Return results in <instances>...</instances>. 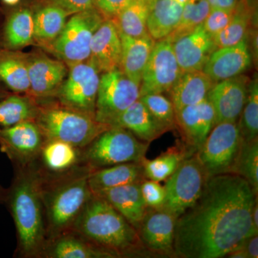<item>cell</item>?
Masks as SVG:
<instances>
[{"instance_id":"obj_1","label":"cell","mask_w":258,"mask_h":258,"mask_svg":"<svg viewBox=\"0 0 258 258\" xmlns=\"http://www.w3.org/2000/svg\"><path fill=\"white\" fill-rule=\"evenodd\" d=\"M256 193L242 176L229 173L207 179L200 198L176 219L174 257L220 258L253 235Z\"/></svg>"},{"instance_id":"obj_2","label":"cell","mask_w":258,"mask_h":258,"mask_svg":"<svg viewBox=\"0 0 258 258\" xmlns=\"http://www.w3.org/2000/svg\"><path fill=\"white\" fill-rule=\"evenodd\" d=\"M73 227L88 242L114 257L148 252L138 230L108 202L96 195L88 200Z\"/></svg>"},{"instance_id":"obj_3","label":"cell","mask_w":258,"mask_h":258,"mask_svg":"<svg viewBox=\"0 0 258 258\" xmlns=\"http://www.w3.org/2000/svg\"><path fill=\"white\" fill-rule=\"evenodd\" d=\"M18 235L19 250L26 257L40 255L45 247L44 194L33 171H21L7 194Z\"/></svg>"},{"instance_id":"obj_4","label":"cell","mask_w":258,"mask_h":258,"mask_svg":"<svg viewBox=\"0 0 258 258\" xmlns=\"http://www.w3.org/2000/svg\"><path fill=\"white\" fill-rule=\"evenodd\" d=\"M35 120L47 141H62L76 148L88 147L102 132L111 128L92 115L64 106L38 110Z\"/></svg>"},{"instance_id":"obj_5","label":"cell","mask_w":258,"mask_h":258,"mask_svg":"<svg viewBox=\"0 0 258 258\" xmlns=\"http://www.w3.org/2000/svg\"><path fill=\"white\" fill-rule=\"evenodd\" d=\"M149 144L139 140L126 129L111 127L88 146L85 158L96 169L124 163H141L146 157Z\"/></svg>"},{"instance_id":"obj_6","label":"cell","mask_w":258,"mask_h":258,"mask_svg":"<svg viewBox=\"0 0 258 258\" xmlns=\"http://www.w3.org/2000/svg\"><path fill=\"white\" fill-rule=\"evenodd\" d=\"M243 139L237 122L215 124L195 153L207 178L233 173Z\"/></svg>"},{"instance_id":"obj_7","label":"cell","mask_w":258,"mask_h":258,"mask_svg":"<svg viewBox=\"0 0 258 258\" xmlns=\"http://www.w3.org/2000/svg\"><path fill=\"white\" fill-rule=\"evenodd\" d=\"M105 20L97 8L74 14L54 40L56 55L71 66L88 60L93 35Z\"/></svg>"},{"instance_id":"obj_8","label":"cell","mask_w":258,"mask_h":258,"mask_svg":"<svg viewBox=\"0 0 258 258\" xmlns=\"http://www.w3.org/2000/svg\"><path fill=\"white\" fill-rule=\"evenodd\" d=\"M88 174L69 180L56 188L46 204L49 232L52 236L63 235L74 227L85 205L92 196Z\"/></svg>"},{"instance_id":"obj_9","label":"cell","mask_w":258,"mask_h":258,"mask_svg":"<svg viewBox=\"0 0 258 258\" xmlns=\"http://www.w3.org/2000/svg\"><path fill=\"white\" fill-rule=\"evenodd\" d=\"M207 179L195 154L186 158L166 180L165 202L161 209L177 219L196 203Z\"/></svg>"},{"instance_id":"obj_10","label":"cell","mask_w":258,"mask_h":258,"mask_svg":"<svg viewBox=\"0 0 258 258\" xmlns=\"http://www.w3.org/2000/svg\"><path fill=\"white\" fill-rule=\"evenodd\" d=\"M139 97V86L120 69L103 73L100 77L95 119L113 126L119 115Z\"/></svg>"},{"instance_id":"obj_11","label":"cell","mask_w":258,"mask_h":258,"mask_svg":"<svg viewBox=\"0 0 258 258\" xmlns=\"http://www.w3.org/2000/svg\"><path fill=\"white\" fill-rule=\"evenodd\" d=\"M71 67L57 91L59 101L62 106L95 117L99 71L89 60Z\"/></svg>"},{"instance_id":"obj_12","label":"cell","mask_w":258,"mask_h":258,"mask_svg":"<svg viewBox=\"0 0 258 258\" xmlns=\"http://www.w3.org/2000/svg\"><path fill=\"white\" fill-rule=\"evenodd\" d=\"M182 73L176 60L172 42L166 38L158 40L144 70L139 86L140 96L168 92Z\"/></svg>"},{"instance_id":"obj_13","label":"cell","mask_w":258,"mask_h":258,"mask_svg":"<svg viewBox=\"0 0 258 258\" xmlns=\"http://www.w3.org/2000/svg\"><path fill=\"white\" fill-rule=\"evenodd\" d=\"M43 138L37 123L27 120L0 129V148L13 161L23 166L41 152Z\"/></svg>"},{"instance_id":"obj_14","label":"cell","mask_w":258,"mask_h":258,"mask_svg":"<svg viewBox=\"0 0 258 258\" xmlns=\"http://www.w3.org/2000/svg\"><path fill=\"white\" fill-rule=\"evenodd\" d=\"M176 221L174 215L162 209L148 208L137 230L148 252L174 257Z\"/></svg>"},{"instance_id":"obj_15","label":"cell","mask_w":258,"mask_h":258,"mask_svg":"<svg viewBox=\"0 0 258 258\" xmlns=\"http://www.w3.org/2000/svg\"><path fill=\"white\" fill-rule=\"evenodd\" d=\"M250 80L243 75L215 83L207 98L215 113V124L237 122L244 106Z\"/></svg>"},{"instance_id":"obj_16","label":"cell","mask_w":258,"mask_h":258,"mask_svg":"<svg viewBox=\"0 0 258 258\" xmlns=\"http://www.w3.org/2000/svg\"><path fill=\"white\" fill-rule=\"evenodd\" d=\"M176 128L183 143L197 152L215 125V113L208 98L175 111Z\"/></svg>"},{"instance_id":"obj_17","label":"cell","mask_w":258,"mask_h":258,"mask_svg":"<svg viewBox=\"0 0 258 258\" xmlns=\"http://www.w3.org/2000/svg\"><path fill=\"white\" fill-rule=\"evenodd\" d=\"M252 62V55L246 37L235 45L216 49L203 71L217 83L242 75L249 69Z\"/></svg>"},{"instance_id":"obj_18","label":"cell","mask_w":258,"mask_h":258,"mask_svg":"<svg viewBox=\"0 0 258 258\" xmlns=\"http://www.w3.org/2000/svg\"><path fill=\"white\" fill-rule=\"evenodd\" d=\"M173 49L183 72L203 71L217 47L211 36L201 25L191 33L173 42Z\"/></svg>"},{"instance_id":"obj_19","label":"cell","mask_w":258,"mask_h":258,"mask_svg":"<svg viewBox=\"0 0 258 258\" xmlns=\"http://www.w3.org/2000/svg\"><path fill=\"white\" fill-rule=\"evenodd\" d=\"M121 50L118 29L113 20H105L93 35L88 60L99 73L110 72L119 69Z\"/></svg>"},{"instance_id":"obj_20","label":"cell","mask_w":258,"mask_h":258,"mask_svg":"<svg viewBox=\"0 0 258 258\" xmlns=\"http://www.w3.org/2000/svg\"><path fill=\"white\" fill-rule=\"evenodd\" d=\"M30 91L35 96L45 97L57 93L67 77L62 61L40 56L28 61Z\"/></svg>"},{"instance_id":"obj_21","label":"cell","mask_w":258,"mask_h":258,"mask_svg":"<svg viewBox=\"0 0 258 258\" xmlns=\"http://www.w3.org/2000/svg\"><path fill=\"white\" fill-rule=\"evenodd\" d=\"M141 183H133L104 190L97 194L108 202L137 230L148 210L140 188Z\"/></svg>"},{"instance_id":"obj_22","label":"cell","mask_w":258,"mask_h":258,"mask_svg":"<svg viewBox=\"0 0 258 258\" xmlns=\"http://www.w3.org/2000/svg\"><path fill=\"white\" fill-rule=\"evenodd\" d=\"M121 40V57L119 69L136 84L140 86L145 69L155 40L150 35L132 37L119 32Z\"/></svg>"},{"instance_id":"obj_23","label":"cell","mask_w":258,"mask_h":258,"mask_svg":"<svg viewBox=\"0 0 258 258\" xmlns=\"http://www.w3.org/2000/svg\"><path fill=\"white\" fill-rule=\"evenodd\" d=\"M147 179L141 163L130 162L101 168L88 173V183L92 195Z\"/></svg>"},{"instance_id":"obj_24","label":"cell","mask_w":258,"mask_h":258,"mask_svg":"<svg viewBox=\"0 0 258 258\" xmlns=\"http://www.w3.org/2000/svg\"><path fill=\"white\" fill-rule=\"evenodd\" d=\"M112 127L126 129L139 140L149 144L168 132L139 99L119 115Z\"/></svg>"},{"instance_id":"obj_25","label":"cell","mask_w":258,"mask_h":258,"mask_svg":"<svg viewBox=\"0 0 258 258\" xmlns=\"http://www.w3.org/2000/svg\"><path fill=\"white\" fill-rule=\"evenodd\" d=\"M215 84L203 71L183 72L169 91L174 110L177 111L206 99Z\"/></svg>"},{"instance_id":"obj_26","label":"cell","mask_w":258,"mask_h":258,"mask_svg":"<svg viewBox=\"0 0 258 258\" xmlns=\"http://www.w3.org/2000/svg\"><path fill=\"white\" fill-rule=\"evenodd\" d=\"M187 0H149L147 30L154 40L165 38L179 23Z\"/></svg>"},{"instance_id":"obj_27","label":"cell","mask_w":258,"mask_h":258,"mask_svg":"<svg viewBox=\"0 0 258 258\" xmlns=\"http://www.w3.org/2000/svg\"><path fill=\"white\" fill-rule=\"evenodd\" d=\"M254 19L255 10L248 0H239L230 23L214 37L217 48L231 46L242 41L254 25Z\"/></svg>"},{"instance_id":"obj_28","label":"cell","mask_w":258,"mask_h":258,"mask_svg":"<svg viewBox=\"0 0 258 258\" xmlns=\"http://www.w3.org/2000/svg\"><path fill=\"white\" fill-rule=\"evenodd\" d=\"M195 153L184 143H177L152 160L145 157L141 162L144 176L147 179L158 182L166 181L186 158Z\"/></svg>"},{"instance_id":"obj_29","label":"cell","mask_w":258,"mask_h":258,"mask_svg":"<svg viewBox=\"0 0 258 258\" xmlns=\"http://www.w3.org/2000/svg\"><path fill=\"white\" fill-rule=\"evenodd\" d=\"M149 0H133L113 19L118 32L129 37H142L149 35L147 30Z\"/></svg>"},{"instance_id":"obj_30","label":"cell","mask_w":258,"mask_h":258,"mask_svg":"<svg viewBox=\"0 0 258 258\" xmlns=\"http://www.w3.org/2000/svg\"><path fill=\"white\" fill-rule=\"evenodd\" d=\"M48 257L53 258H110L109 252L99 248L88 241L74 236L61 235L51 246Z\"/></svg>"},{"instance_id":"obj_31","label":"cell","mask_w":258,"mask_h":258,"mask_svg":"<svg viewBox=\"0 0 258 258\" xmlns=\"http://www.w3.org/2000/svg\"><path fill=\"white\" fill-rule=\"evenodd\" d=\"M69 15L56 5L44 7L34 16V38L41 41H54L63 30Z\"/></svg>"},{"instance_id":"obj_32","label":"cell","mask_w":258,"mask_h":258,"mask_svg":"<svg viewBox=\"0 0 258 258\" xmlns=\"http://www.w3.org/2000/svg\"><path fill=\"white\" fill-rule=\"evenodd\" d=\"M0 81L15 92L30 91L26 61L12 52H0Z\"/></svg>"},{"instance_id":"obj_33","label":"cell","mask_w":258,"mask_h":258,"mask_svg":"<svg viewBox=\"0 0 258 258\" xmlns=\"http://www.w3.org/2000/svg\"><path fill=\"white\" fill-rule=\"evenodd\" d=\"M5 39L11 48L31 43L34 39V15L30 10H20L10 16L5 27Z\"/></svg>"},{"instance_id":"obj_34","label":"cell","mask_w":258,"mask_h":258,"mask_svg":"<svg viewBox=\"0 0 258 258\" xmlns=\"http://www.w3.org/2000/svg\"><path fill=\"white\" fill-rule=\"evenodd\" d=\"M210 10L211 6L208 0H187L179 23L165 38L173 43L180 37L191 33L203 25Z\"/></svg>"},{"instance_id":"obj_35","label":"cell","mask_w":258,"mask_h":258,"mask_svg":"<svg viewBox=\"0 0 258 258\" xmlns=\"http://www.w3.org/2000/svg\"><path fill=\"white\" fill-rule=\"evenodd\" d=\"M38 109L27 98L19 96L7 97L0 101V126L3 128L33 120Z\"/></svg>"},{"instance_id":"obj_36","label":"cell","mask_w":258,"mask_h":258,"mask_svg":"<svg viewBox=\"0 0 258 258\" xmlns=\"http://www.w3.org/2000/svg\"><path fill=\"white\" fill-rule=\"evenodd\" d=\"M77 148L58 140L47 141L42 149L45 165L52 171L66 170L74 165L78 159Z\"/></svg>"},{"instance_id":"obj_37","label":"cell","mask_w":258,"mask_h":258,"mask_svg":"<svg viewBox=\"0 0 258 258\" xmlns=\"http://www.w3.org/2000/svg\"><path fill=\"white\" fill-rule=\"evenodd\" d=\"M254 76L249 83L247 100L237 120L244 142L258 138V80Z\"/></svg>"},{"instance_id":"obj_38","label":"cell","mask_w":258,"mask_h":258,"mask_svg":"<svg viewBox=\"0 0 258 258\" xmlns=\"http://www.w3.org/2000/svg\"><path fill=\"white\" fill-rule=\"evenodd\" d=\"M233 174L247 180L258 192V138L242 142Z\"/></svg>"},{"instance_id":"obj_39","label":"cell","mask_w":258,"mask_h":258,"mask_svg":"<svg viewBox=\"0 0 258 258\" xmlns=\"http://www.w3.org/2000/svg\"><path fill=\"white\" fill-rule=\"evenodd\" d=\"M139 99L168 132L176 128L175 110L169 98L162 93H150L139 97Z\"/></svg>"},{"instance_id":"obj_40","label":"cell","mask_w":258,"mask_h":258,"mask_svg":"<svg viewBox=\"0 0 258 258\" xmlns=\"http://www.w3.org/2000/svg\"><path fill=\"white\" fill-rule=\"evenodd\" d=\"M141 191L148 208L161 209L165 202L164 186L158 181L145 179L140 184Z\"/></svg>"},{"instance_id":"obj_41","label":"cell","mask_w":258,"mask_h":258,"mask_svg":"<svg viewBox=\"0 0 258 258\" xmlns=\"http://www.w3.org/2000/svg\"><path fill=\"white\" fill-rule=\"evenodd\" d=\"M233 12L234 10L211 8L203 24L204 28L214 38L227 26L232 18Z\"/></svg>"},{"instance_id":"obj_42","label":"cell","mask_w":258,"mask_h":258,"mask_svg":"<svg viewBox=\"0 0 258 258\" xmlns=\"http://www.w3.org/2000/svg\"><path fill=\"white\" fill-rule=\"evenodd\" d=\"M133 0H95L96 7L106 20H113Z\"/></svg>"},{"instance_id":"obj_43","label":"cell","mask_w":258,"mask_h":258,"mask_svg":"<svg viewBox=\"0 0 258 258\" xmlns=\"http://www.w3.org/2000/svg\"><path fill=\"white\" fill-rule=\"evenodd\" d=\"M50 4L62 8L69 15L96 8L95 0H50Z\"/></svg>"},{"instance_id":"obj_44","label":"cell","mask_w":258,"mask_h":258,"mask_svg":"<svg viewBox=\"0 0 258 258\" xmlns=\"http://www.w3.org/2000/svg\"><path fill=\"white\" fill-rule=\"evenodd\" d=\"M243 245L248 258L258 257V237L253 235L244 241Z\"/></svg>"},{"instance_id":"obj_45","label":"cell","mask_w":258,"mask_h":258,"mask_svg":"<svg viewBox=\"0 0 258 258\" xmlns=\"http://www.w3.org/2000/svg\"><path fill=\"white\" fill-rule=\"evenodd\" d=\"M211 8L233 10L239 0H208Z\"/></svg>"},{"instance_id":"obj_46","label":"cell","mask_w":258,"mask_h":258,"mask_svg":"<svg viewBox=\"0 0 258 258\" xmlns=\"http://www.w3.org/2000/svg\"><path fill=\"white\" fill-rule=\"evenodd\" d=\"M251 219H252V227L254 232L258 233V199L255 200V203L252 207Z\"/></svg>"},{"instance_id":"obj_47","label":"cell","mask_w":258,"mask_h":258,"mask_svg":"<svg viewBox=\"0 0 258 258\" xmlns=\"http://www.w3.org/2000/svg\"><path fill=\"white\" fill-rule=\"evenodd\" d=\"M7 194H8V191L5 190L3 186H0V203H3L6 200Z\"/></svg>"},{"instance_id":"obj_48","label":"cell","mask_w":258,"mask_h":258,"mask_svg":"<svg viewBox=\"0 0 258 258\" xmlns=\"http://www.w3.org/2000/svg\"><path fill=\"white\" fill-rule=\"evenodd\" d=\"M3 3L8 5H15L18 4L20 0H3Z\"/></svg>"},{"instance_id":"obj_49","label":"cell","mask_w":258,"mask_h":258,"mask_svg":"<svg viewBox=\"0 0 258 258\" xmlns=\"http://www.w3.org/2000/svg\"><path fill=\"white\" fill-rule=\"evenodd\" d=\"M3 93L1 92V91H0V101H1V100H3Z\"/></svg>"}]
</instances>
